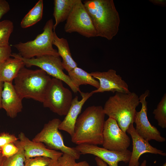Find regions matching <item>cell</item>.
<instances>
[{"instance_id": "cb8c5ba5", "label": "cell", "mask_w": 166, "mask_h": 166, "mask_svg": "<svg viewBox=\"0 0 166 166\" xmlns=\"http://www.w3.org/2000/svg\"><path fill=\"white\" fill-rule=\"evenodd\" d=\"M14 29V24L11 21L5 20L0 21V47L10 45L9 38Z\"/></svg>"}, {"instance_id": "277c9868", "label": "cell", "mask_w": 166, "mask_h": 166, "mask_svg": "<svg viewBox=\"0 0 166 166\" xmlns=\"http://www.w3.org/2000/svg\"><path fill=\"white\" fill-rule=\"evenodd\" d=\"M51 78L41 69L32 70L25 67L14 79V88L20 97L43 102Z\"/></svg>"}, {"instance_id": "8992f818", "label": "cell", "mask_w": 166, "mask_h": 166, "mask_svg": "<svg viewBox=\"0 0 166 166\" xmlns=\"http://www.w3.org/2000/svg\"><path fill=\"white\" fill-rule=\"evenodd\" d=\"M11 57L21 59L25 66L30 67L35 66L39 67L45 72L49 76L59 79L67 84L74 93L81 92L73 84L69 77L63 72L64 69L62 61L60 56L46 55L26 59L22 57L18 53H12Z\"/></svg>"}, {"instance_id": "7402d4cb", "label": "cell", "mask_w": 166, "mask_h": 166, "mask_svg": "<svg viewBox=\"0 0 166 166\" xmlns=\"http://www.w3.org/2000/svg\"><path fill=\"white\" fill-rule=\"evenodd\" d=\"M43 8V1L39 0L23 18L21 22V27L26 28L40 21L42 17Z\"/></svg>"}, {"instance_id": "9a60e30c", "label": "cell", "mask_w": 166, "mask_h": 166, "mask_svg": "<svg viewBox=\"0 0 166 166\" xmlns=\"http://www.w3.org/2000/svg\"><path fill=\"white\" fill-rule=\"evenodd\" d=\"M18 138L24 150L26 159L43 156L58 160L63 154L61 152L48 148L42 143L30 140L23 132L19 134Z\"/></svg>"}, {"instance_id": "52a82bcc", "label": "cell", "mask_w": 166, "mask_h": 166, "mask_svg": "<svg viewBox=\"0 0 166 166\" xmlns=\"http://www.w3.org/2000/svg\"><path fill=\"white\" fill-rule=\"evenodd\" d=\"M62 82L51 78L42 102L44 107L60 116L66 115L73 99L71 92L64 86Z\"/></svg>"}, {"instance_id": "484cf974", "label": "cell", "mask_w": 166, "mask_h": 166, "mask_svg": "<svg viewBox=\"0 0 166 166\" xmlns=\"http://www.w3.org/2000/svg\"><path fill=\"white\" fill-rule=\"evenodd\" d=\"M25 166H58L57 160L43 156L26 159Z\"/></svg>"}, {"instance_id": "30bf717a", "label": "cell", "mask_w": 166, "mask_h": 166, "mask_svg": "<svg viewBox=\"0 0 166 166\" xmlns=\"http://www.w3.org/2000/svg\"><path fill=\"white\" fill-rule=\"evenodd\" d=\"M150 91L147 90L139 97V102L141 104L140 110L136 111L134 120L136 132L143 139L149 141L154 140L159 142L166 141V139L161 136L160 132L149 121L147 117V102L146 98L149 96Z\"/></svg>"}, {"instance_id": "7a4b0ae2", "label": "cell", "mask_w": 166, "mask_h": 166, "mask_svg": "<svg viewBox=\"0 0 166 166\" xmlns=\"http://www.w3.org/2000/svg\"><path fill=\"white\" fill-rule=\"evenodd\" d=\"M83 4L97 34L109 40L117 34L120 22L119 14L113 0H87Z\"/></svg>"}, {"instance_id": "836d02e7", "label": "cell", "mask_w": 166, "mask_h": 166, "mask_svg": "<svg viewBox=\"0 0 166 166\" xmlns=\"http://www.w3.org/2000/svg\"><path fill=\"white\" fill-rule=\"evenodd\" d=\"M3 82L0 81V109L2 108V93L3 88Z\"/></svg>"}, {"instance_id": "d6986e66", "label": "cell", "mask_w": 166, "mask_h": 166, "mask_svg": "<svg viewBox=\"0 0 166 166\" xmlns=\"http://www.w3.org/2000/svg\"><path fill=\"white\" fill-rule=\"evenodd\" d=\"M53 44L57 48L59 55L62 58V64L64 69L68 72L77 67V64L72 57L67 39L59 38L55 31H53Z\"/></svg>"}, {"instance_id": "4dcf8cb0", "label": "cell", "mask_w": 166, "mask_h": 166, "mask_svg": "<svg viewBox=\"0 0 166 166\" xmlns=\"http://www.w3.org/2000/svg\"><path fill=\"white\" fill-rule=\"evenodd\" d=\"M10 9L8 2L5 0H0V20Z\"/></svg>"}, {"instance_id": "83f0119b", "label": "cell", "mask_w": 166, "mask_h": 166, "mask_svg": "<svg viewBox=\"0 0 166 166\" xmlns=\"http://www.w3.org/2000/svg\"><path fill=\"white\" fill-rule=\"evenodd\" d=\"M18 147L14 143H10L4 146L0 150L3 156L8 158L16 154L18 151Z\"/></svg>"}, {"instance_id": "ba28073f", "label": "cell", "mask_w": 166, "mask_h": 166, "mask_svg": "<svg viewBox=\"0 0 166 166\" xmlns=\"http://www.w3.org/2000/svg\"><path fill=\"white\" fill-rule=\"evenodd\" d=\"M61 122L60 119L57 118L50 120L44 124L41 131L32 140L44 143L50 149L60 150L78 160L81 154L75 147L67 146L64 143L63 136L58 129Z\"/></svg>"}, {"instance_id": "3957f363", "label": "cell", "mask_w": 166, "mask_h": 166, "mask_svg": "<svg viewBox=\"0 0 166 166\" xmlns=\"http://www.w3.org/2000/svg\"><path fill=\"white\" fill-rule=\"evenodd\" d=\"M140 103L139 97L134 92H117L106 101L103 111L109 117L115 120L124 132L134 123L136 107Z\"/></svg>"}, {"instance_id": "8d00e7d4", "label": "cell", "mask_w": 166, "mask_h": 166, "mask_svg": "<svg viewBox=\"0 0 166 166\" xmlns=\"http://www.w3.org/2000/svg\"><path fill=\"white\" fill-rule=\"evenodd\" d=\"M162 166H166V163L165 162L162 165Z\"/></svg>"}, {"instance_id": "f546056e", "label": "cell", "mask_w": 166, "mask_h": 166, "mask_svg": "<svg viewBox=\"0 0 166 166\" xmlns=\"http://www.w3.org/2000/svg\"><path fill=\"white\" fill-rule=\"evenodd\" d=\"M12 49L9 45L4 47H0V65L12 55Z\"/></svg>"}, {"instance_id": "d6a6232c", "label": "cell", "mask_w": 166, "mask_h": 166, "mask_svg": "<svg viewBox=\"0 0 166 166\" xmlns=\"http://www.w3.org/2000/svg\"><path fill=\"white\" fill-rule=\"evenodd\" d=\"M95 159L97 164L98 166H108L105 162L100 158L97 157H96Z\"/></svg>"}, {"instance_id": "d590c367", "label": "cell", "mask_w": 166, "mask_h": 166, "mask_svg": "<svg viewBox=\"0 0 166 166\" xmlns=\"http://www.w3.org/2000/svg\"><path fill=\"white\" fill-rule=\"evenodd\" d=\"M147 161L146 160H144L140 164V166H146Z\"/></svg>"}, {"instance_id": "e0dca14e", "label": "cell", "mask_w": 166, "mask_h": 166, "mask_svg": "<svg viewBox=\"0 0 166 166\" xmlns=\"http://www.w3.org/2000/svg\"><path fill=\"white\" fill-rule=\"evenodd\" d=\"M22 100L17 93L12 82H3L2 93V108L10 117L15 118L22 111Z\"/></svg>"}, {"instance_id": "d4e9b609", "label": "cell", "mask_w": 166, "mask_h": 166, "mask_svg": "<svg viewBox=\"0 0 166 166\" xmlns=\"http://www.w3.org/2000/svg\"><path fill=\"white\" fill-rule=\"evenodd\" d=\"M158 125L163 128H166V94L164 93L156 109L152 113Z\"/></svg>"}, {"instance_id": "8fae6325", "label": "cell", "mask_w": 166, "mask_h": 166, "mask_svg": "<svg viewBox=\"0 0 166 166\" xmlns=\"http://www.w3.org/2000/svg\"><path fill=\"white\" fill-rule=\"evenodd\" d=\"M103 138V147L110 150L124 151L130 145L129 137L120 128L116 121L110 117L105 121Z\"/></svg>"}, {"instance_id": "1f68e13d", "label": "cell", "mask_w": 166, "mask_h": 166, "mask_svg": "<svg viewBox=\"0 0 166 166\" xmlns=\"http://www.w3.org/2000/svg\"><path fill=\"white\" fill-rule=\"evenodd\" d=\"M151 2L155 5L161 6H165L166 5V1L163 0H152L150 1Z\"/></svg>"}, {"instance_id": "603a6c76", "label": "cell", "mask_w": 166, "mask_h": 166, "mask_svg": "<svg viewBox=\"0 0 166 166\" xmlns=\"http://www.w3.org/2000/svg\"><path fill=\"white\" fill-rule=\"evenodd\" d=\"M14 143L18 148V152L14 155L6 158L2 166H25L26 158L24 150L19 140Z\"/></svg>"}, {"instance_id": "4fadbf2b", "label": "cell", "mask_w": 166, "mask_h": 166, "mask_svg": "<svg viewBox=\"0 0 166 166\" xmlns=\"http://www.w3.org/2000/svg\"><path fill=\"white\" fill-rule=\"evenodd\" d=\"M94 78L99 82V87L92 91L95 93L111 92L113 93L119 92L128 93L130 91L128 84L122 79V77L117 74L116 71L110 69L107 71H96L90 73Z\"/></svg>"}, {"instance_id": "44dd1931", "label": "cell", "mask_w": 166, "mask_h": 166, "mask_svg": "<svg viewBox=\"0 0 166 166\" xmlns=\"http://www.w3.org/2000/svg\"><path fill=\"white\" fill-rule=\"evenodd\" d=\"M68 76L75 86L79 89L81 85H89L98 89L100 85L99 81L90 74L82 69L77 67L68 72Z\"/></svg>"}, {"instance_id": "2e32d148", "label": "cell", "mask_w": 166, "mask_h": 166, "mask_svg": "<svg viewBox=\"0 0 166 166\" xmlns=\"http://www.w3.org/2000/svg\"><path fill=\"white\" fill-rule=\"evenodd\" d=\"M80 93L82 97L81 99L78 100L77 96L73 99L71 105L65 118L61 121L58 127L59 130L66 132L71 137L74 134L75 124L83 106L86 101L93 94L92 92L90 93L81 92Z\"/></svg>"}, {"instance_id": "4316f807", "label": "cell", "mask_w": 166, "mask_h": 166, "mask_svg": "<svg viewBox=\"0 0 166 166\" xmlns=\"http://www.w3.org/2000/svg\"><path fill=\"white\" fill-rule=\"evenodd\" d=\"M76 160L71 155L63 153L57 160L58 166H91L85 160L77 162Z\"/></svg>"}, {"instance_id": "5b68a950", "label": "cell", "mask_w": 166, "mask_h": 166, "mask_svg": "<svg viewBox=\"0 0 166 166\" xmlns=\"http://www.w3.org/2000/svg\"><path fill=\"white\" fill-rule=\"evenodd\" d=\"M53 19L47 21L43 28V32L38 35L33 40L26 42H20L13 45L22 57L30 59L44 55L59 56L57 51L53 45Z\"/></svg>"}, {"instance_id": "ac0fdd59", "label": "cell", "mask_w": 166, "mask_h": 166, "mask_svg": "<svg viewBox=\"0 0 166 166\" xmlns=\"http://www.w3.org/2000/svg\"><path fill=\"white\" fill-rule=\"evenodd\" d=\"M25 66L19 58L10 57L7 59L0 65V81L12 82Z\"/></svg>"}, {"instance_id": "5bb4252c", "label": "cell", "mask_w": 166, "mask_h": 166, "mask_svg": "<svg viewBox=\"0 0 166 166\" xmlns=\"http://www.w3.org/2000/svg\"><path fill=\"white\" fill-rule=\"evenodd\" d=\"M126 132L130 135L132 143V150L128 166H139V159L145 153L166 156L165 152L152 146L149 141L140 136L136 132L133 124L129 125Z\"/></svg>"}, {"instance_id": "ffe728a7", "label": "cell", "mask_w": 166, "mask_h": 166, "mask_svg": "<svg viewBox=\"0 0 166 166\" xmlns=\"http://www.w3.org/2000/svg\"><path fill=\"white\" fill-rule=\"evenodd\" d=\"M78 0H54L53 15L55 20L54 31L61 22L66 21Z\"/></svg>"}, {"instance_id": "f1b7e54d", "label": "cell", "mask_w": 166, "mask_h": 166, "mask_svg": "<svg viewBox=\"0 0 166 166\" xmlns=\"http://www.w3.org/2000/svg\"><path fill=\"white\" fill-rule=\"evenodd\" d=\"M18 140V138L14 134L6 132L0 133V150L5 145L10 143H14Z\"/></svg>"}, {"instance_id": "7c38bea8", "label": "cell", "mask_w": 166, "mask_h": 166, "mask_svg": "<svg viewBox=\"0 0 166 166\" xmlns=\"http://www.w3.org/2000/svg\"><path fill=\"white\" fill-rule=\"evenodd\" d=\"M81 154H90L97 157L109 166H118V163L122 161L128 163L131 152L127 149L122 152L111 151L97 145L83 144L75 147Z\"/></svg>"}, {"instance_id": "e575fe53", "label": "cell", "mask_w": 166, "mask_h": 166, "mask_svg": "<svg viewBox=\"0 0 166 166\" xmlns=\"http://www.w3.org/2000/svg\"><path fill=\"white\" fill-rule=\"evenodd\" d=\"M6 158L3 156L0 151V166H2Z\"/></svg>"}, {"instance_id": "9c48e42d", "label": "cell", "mask_w": 166, "mask_h": 166, "mask_svg": "<svg viewBox=\"0 0 166 166\" xmlns=\"http://www.w3.org/2000/svg\"><path fill=\"white\" fill-rule=\"evenodd\" d=\"M65 31L77 32L87 38L97 37L90 17L81 0H78L66 21Z\"/></svg>"}, {"instance_id": "6da1fadb", "label": "cell", "mask_w": 166, "mask_h": 166, "mask_svg": "<svg viewBox=\"0 0 166 166\" xmlns=\"http://www.w3.org/2000/svg\"><path fill=\"white\" fill-rule=\"evenodd\" d=\"M105 115L101 106L87 108L77 119L72 142L77 145H102Z\"/></svg>"}]
</instances>
